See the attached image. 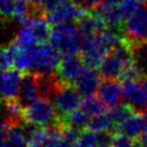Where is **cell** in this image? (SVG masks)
Here are the masks:
<instances>
[{
    "mask_svg": "<svg viewBox=\"0 0 147 147\" xmlns=\"http://www.w3.org/2000/svg\"><path fill=\"white\" fill-rule=\"evenodd\" d=\"M82 96L73 85H67L63 83H59L57 89L52 98V102L56 107L58 115L60 118L73 113L78 110L82 104Z\"/></svg>",
    "mask_w": 147,
    "mask_h": 147,
    "instance_id": "7",
    "label": "cell"
},
{
    "mask_svg": "<svg viewBox=\"0 0 147 147\" xmlns=\"http://www.w3.org/2000/svg\"><path fill=\"white\" fill-rule=\"evenodd\" d=\"M76 147H101L99 132H94L89 129L81 131L76 141Z\"/></svg>",
    "mask_w": 147,
    "mask_h": 147,
    "instance_id": "20",
    "label": "cell"
},
{
    "mask_svg": "<svg viewBox=\"0 0 147 147\" xmlns=\"http://www.w3.org/2000/svg\"><path fill=\"white\" fill-rule=\"evenodd\" d=\"M139 145L142 147H147V128L143 132V134L139 138Z\"/></svg>",
    "mask_w": 147,
    "mask_h": 147,
    "instance_id": "23",
    "label": "cell"
},
{
    "mask_svg": "<svg viewBox=\"0 0 147 147\" xmlns=\"http://www.w3.org/2000/svg\"><path fill=\"white\" fill-rule=\"evenodd\" d=\"M86 13V10L81 8L73 0H67L55 11L46 14V20L52 26L78 23Z\"/></svg>",
    "mask_w": 147,
    "mask_h": 147,
    "instance_id": "9",
    "label": "cell"
},
{
    "mask_svg": "<svg viewBox=\"0 0 147 147\" xmlns=\"http://www.w3.org/2000/svg\"><path fill=\"white\" fill-rule=\"evenodd\" d=\"M105 107L106 106L104 105V103L100 99L92 96V97L83 99L80 109L88 115L90 118H92V117H96V116H99V115L105 113Z\"/></svg>",
    "mask_w": 147,
    "mask_h": 147,
    "instance_id": "19",
    "label": "cell"
},
{
    "mask_svg": "<svg viewBox=\"0 0 147 147\" xmlns=\"http://www.w3.org/2000/svg\"><path fill=\"white\" fill-rule=\"evenodd\" d=\"M98 98L104 103L106 107L114 109L116 106L123 104V86L118 81L104 80L101 83L98 90Z\"/></svg>",
    "mask_w": 147,
    "mask_h": 147,
    "instance_id": "12",
    "label": "cell"
},
{
    "mask_svg": "<svg viewBox=\"0 0 147 147\" xmlns=\"http://www.w3.org/2000/svg\"><path fill=\"white\" fill-rule=\"evenodd\" d=\"M126 39L123 32L106 29L90 37L83 38L81 57L87 68L98 69L104 58Z\"/></svg>",
    "mask_w": 147,
    "mask_h": 147,
    "instance_id": "1",
    "label": "cell"
},
{
    "mask_svg": "<svg viewBox=\"0 0 147 147\" xmlns=\"http://www.w3.org/2000/svg\"><path fill=\"white\" fill-rule=\"evenodd\" d=\"M13 67H15V52L10 43L1 49V69L2 71H7L13 69Z\"/></svg>",
    "mask_w": 147,
    "mask_h": 147,
    "instance_id": "21",
    "label": "cell"
},
{
    "mask_svg": "<svg viewBox=\"0 0 147 147\" xmlns=\"http://www.w3.org/2000/svg\"><path fill=\"white\" fill-rule=\"evenodd\" d=\"M100 76H101L100 73H98L94 69L86 67V69L78 78L74 86L82 97L84 98L92 97L96 92H98L100 85L102 83Z\"/></svg>",
    "mask_w": 147,
    "mask_h": 147,
    "instance_id": "15",
    "label": "cell"
},
{
    "mask_svg": "<svg viewBox=\"0 0 147 147\" xmlns=\"http://www.w3.org/2000/svg\"><path fill=\"white\" fill-rule=\"evenodd\" d=\"M135 63L133 45L125 39L115 47L99 67V73L104 80L118 81L123 73Z\"/></svg>",
    "mask_w": 147,
    "mask_h": 147,
    "instance_id": "2",
    "label": "cell"
},
{
    "mask_svg": "<svg viewBox=\"0 0 147 147\" xmlns=\"http://www.w3.org/2000/svg\"><path fill=\"white\" fill-rule=\"evenodd\" d=\"M52 26L44 15L30 17L18 29L13 41L21 47L47 43L52 36Z\"/></svg>",
    "mask_w": 147,
    "mask_h": 147,
    "instance_id": "3",
    "label": "cell"
},
{
    "mask_svg": "<svg viewBox=\"0 0 147 147\" xmlns=\"http://www.w3.org/2000/svg\"><path fill=\"white\" fill-rule=\"evenodd\" d=\"M136 147H142V146H140V145H138V146H136Z\"/></svg>",
    "mask_w": 147,
    "mask_h": 147,
    "instance_id": "24",
    "label": "cell"
},
{
    "mask_svg": "<svg viewBox=\"0 0 147 147\" xmlns=\"http://www.w3.org/2000/svg\"><path fill=\"white\" fill-rule=\"evenodd\" d=\"M25 123L1 125V147H27V138L25 132Z\"/></svg>",
    "mask_w": 147,
    "mask_h": 147,
    "instance_id": "17",
    "label": "cell"
},
{
    "mask_svg": "<svg viewBox=\"0 0 147 147\" xmlns=\"http://www.w3.org/2000/svg\"><path fill=\"white\" fill-rule=\"evenodd\" d=\"M39 99H40V89H39L38 75L31 72L24 73L17 101L25 109Z\"/></svg>",
    "mask_w": 147,
    "mask_h": 147,
    "instance_id": "14",
    "label": "cell"
},
{
    "mask_svg": "<svg viewBox=\"0 0 147 147\" xmlns=\"http://www.w3.org/2000/svg\"><path fill=\"white\" fill-rule=\"evenodd\" d=\"M24 120L26 123L44 128L63 125L54 103L49 99H39L25 107Z\"/></svg>",
    "mask_w": 147,
    "mask_h": 147,
    "instance_id": "4",
    "label": "cell"
},
{
    "mask_svg": "<svg viewBox=\"0 0 147 147\" xmlns=\"http://www.w3.org/2000/svg\"><path fill=\"white\" fill-rule=\"evenodd\" d=\"M123 97L128 105L135 112L147 111V96L140 81H126L123 82Z\"/></svg>",
    "mask_w": 147,
    "mask_h": 147,
    "instance_id": "11",
    "label": "cell"
},
{
    "mask_svg": "<svg viewBox=\"0 0 147 147\" xmlns=\"http://www.w3.org/2000/svg\"><path fill=\"white\" fill-rule=\"evenodd\" d=\"M23 72L17 69L2 71L1 76V94L4 101L17 100L21 89Z\"/></svg>",
    "mask_w": 147,
    "mask_h": 147,
    "instance_id": "13",
    "label": "cell"
},
{
    "mask_svg": "<svg viewBox=\"0 0 147 147\" xmlns=\"http://www.w3.org/2000/svg\"><path fill=\"white\" fill-rule=\"evenodd\" d=\"M85 69L86 65L81 56L67 55L63 56L59 63L56 71V76L63 84L74 86Z\"/></svg>",
    "mask_w": 147,
    "mask_h": 147,
    "instance_id": "10",
    "label": "cell"
},
{
    "mask_svg": "<svg viewBox=\"0 0 147 147\" xmlns=\"http://www.w3.org/2000/svg\"><path fill=\"white\" fill-rule=\"evenodd\" d=\"M123 34L134 46L147 42V4L143 3L123 24Z\"/></svg>",
    "mask_w": 147,
    "mask_h": 147,
    "instance_id": "8",
    "label": "cell"
},
{
    "mask_svg": "<svg viewBox=\"0 0 147 147\" xmlns=\"http://www.w3.org/2000/svg\"><path fill=\"white\" fill-rule=\"evenodd\" d=\"M146 43H147V42H146Z\"/></svg>",
    "mask_w": 147,
    "mask_h": 147,
    "instance_id": "25",
    "label": "cell"
},
{
    "mask_svg": "<svg viewBox=\"0 0 147 147\" xmlns=\"http://www.w3.org/2000/svg\"><path fill=\"white\" fill-rule=\"evenodd\" d=\"M31 73L42 75L56 74L61 61L60 53L52 44L43 43L31 46Z\"/></svg>",
    "mask_w": 147,
    "mask_h": 147,
    "instance_id": "6",
    "label": "cell"
},
{
    "mask_svg": "<svg viewBox=\"0 0 147 147\" xmlns=\"http://www.w3.org/2000/svg\"><path fill=\"white\" fill-rule=\"evenodd\" d=\"M138 140L131 138L121 132H114L112 147H136Z\"/></svg>",
    "mask_w": 147,
    "mask_h": 147,
    "instance_id": "22",
    "label": "cell"
},
{
    "mask_svg": "<svg viewBox=\"0 0 147 147\" xmlns=\"http://www.w3.org/2000/svg\"><path fill=\"white\" fill-rule=\"evenodd\" d=\"M147 128V116L143 112H134L120 123L115 132H121L138 140Z\"/></svg>",
    "mask_w": 147,
    "mask_h": 147,
    "instance_id": "16",
    "label": "cell"
},
{
    "mask_svg": "<svg viewBox=\"0 0 147 147\" xmlns=\"http://www.w3.org/2000/svg\"><path fill=\"white\" fill-rule=\"evenodd\" d=\"M87 129L94 131V132H104V131L115 132V125L110 114V111L99 115V116L92 117L90 119Z\"/></svg>",
    "mask_w": 147,
    "mask_h": 147,
    "instance_id": "18",
    "label": "cell"
},
{
    "mask_svg": "<svg viewBox=\"0 0 147 147\" xmlns=\"http://www.w3.org/2000/svg\"><path fill=\"white\" fill-rule=\"evenodd\" d=\"M51 44L63 56L81 53L83 37L78 26L65 24L54 26L51 36Z\"/></svg>",
    "mask_w": 147,
    "mask_h": 147,
    "instance_id": "5",
    "label": "cell"
}]
</instances>
